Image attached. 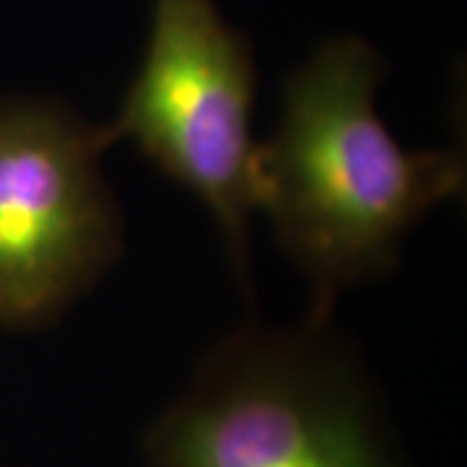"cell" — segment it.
<instances>
[{
  "mask_svg": "<svg viewBox=\"0 0 467 467\" xmlns=\"http://www.w3.org/2000/svg\"><path fill=\"white\" fill-rule=\"evenodd\" d=\"M384 66L358 36L319 47L285 81L281 119L254 156V213L315 285L309 319L389 273L420 218L465 187L457 150H405L377 112Z\"/></svg>",
  "mask_w": 467,
  "mask_h": 467,
  "instance_id": "6da1fadb",
  "label": "cell"
},
{
  "mask_svg": "<svg viewBox=\"0 0 467 467\" xmlns=\"http://www.w3.org/2000/svg\"><path fill=\"white\" fill-rule=\"evenodd\" d=\"M254 60L213 0H156L150 39L122 107L99 133L133 140L216 218L232 267L250 284L254 216Z\"/></svg>",
  "mask_w": 467,
  "mask_h": 467,
  "instance_id": "3957f363",
  "label": "cell"
},
{
  "mask_svg": "<svg viewBox=\"0 0 467 467\" xmlns=\"http://www.w3.org/2000/svg\"><path fill=\"white\" fill-rule=\"evenodd\" d=\"M99 128L55 99H0V325L39 330L122 254Z\"/></svg>",
  "mask_w": 467,
  "mask_h": 467,
  "instance_id": "277c9868",
  "label": "cell"
},
{
  "mask_svg": "<svg viewBox=\"0 0 467 467\" xmlns=\"http://www.w3.org/2000/svg\"><path fill=\"white\" fill-rule=\"evenodd\" d=\"M149 467H398L330 319L244 327L146 436Z\"/></svg>",
  "mask_w": 467,
  "mask_h": 467,
  "instance_id": "7a4b0ae2",
  "label": "cell"
}]
</instances>
